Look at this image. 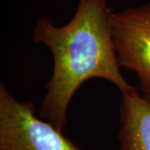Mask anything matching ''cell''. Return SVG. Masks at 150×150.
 Returning a JSON list of instances; mask_svg holds the SVG:
<instances>
[{
    "mask_svg": "<svg viewBox=\"0 0 150 150\" xmlns=\"http://www.w3.org/2000/svg\"><path fill=\"white\" fill-rule=\"evenodd\" d=\"M119 112L120 150H150V98L135 88L122 94Z\"/></svg>",
    "mask_w": 150,
    "mask_h": 150,
    "instance_id": "4",
    "label": "cell"
},
{
    "mask_svg": "<svg viewBox=\"0 0 150 150\" xmlns=\"http://www.w3.org/2000/svg\"><path fill=\"white\" fill-rule=\"evenodd\" d=\"M0 150H81L53 124L39 118L32 101L19 102L0 84Z\"/></svg>",
    "mask_w": 150,
    "mask_h": 150,
    "instance_id": "2",
    "label": "cell"
},
{
    "mask_svg": "<svg viewBox=\"0 0 150 150\" xmlns=\"http://www.w3.org/2000/svg\"><path fill=\"white\" fill-rule=\"evenodd\" d=\"M112 12L107 0H79L74 15L63 26L48 18L36 21L33 41L45 45L54 59L38 115L61 132L67 125L73 97L86 81L104 79L122 94L135 88L125 79L118 63Z\"/></svg>",
    "mask_w": 150,
    "mask_h": 150,
    "instance_id": "1",
    "label": "cell"
},
{
    "mask_svg": "<svg viewBox=\"0 0 150 150\" xmlns=\"http://www.w3.org/2000/svg\"><path fill=\"white\" fill-rule=\"evenodd\" d=\"M111 22L118 64L134 72L150 98V3L112 12Z\"/></svg>",
    "mask_w": 150,
    "mask_h": 150,
    "instance_id": "3",
    "label": "cell"
}]
</instances>
